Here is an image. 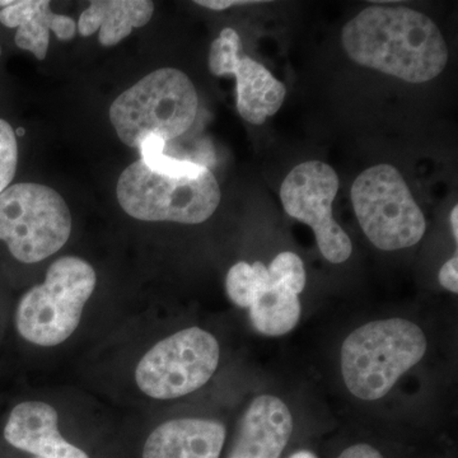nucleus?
I'll return each mask as SVG.
<instances>
[{
  "label": "nucleus",
  "mask_w": 458,
  "mask_h": 458,
  "mask_svg": "<svg viewBox=\"0 0 458 458\" xmlns=\"http://www.w3.org/2000/svg\"><path fill=\"white\" fill-rule=\"evenodd\" d=\"M352 62L409 83H426L445 71L447 42L426 14L403 5H370L342 31Z\"/></svg>",
  "instance_id": "obj_1"
},
{
  "label": "nucleus",
  "mask_w": 458,
  "mask_h": 458,
  "mask_svg": "<svg viewBox=\"0 0 458 458\" xmlns=\"http://www.w3.org/2000/svg\"><path fill=\"white\" fill-rule=\"evenodd\" d=\"M427 352L423 330L403 318L373 321L352 331L342 346L346 387L358 399H382Z\"/></svg>",
  "instance_id": "obj_2"
},
{
  "label": "nucleus",
  "mask_w": 458,
  "mask_h": 458,
  "mask_svg": "<svg viewBox=\"0 0 458 458\" xmlns=\"http://www.w3.org/2000/svg\"><path fill=\"white\" fill-rule=\"evenodd\" d=\"M199 98L179 69L162 68L122 93L110 107L111 123L123 144L140 148L148 137L179 138L197 119Z\"/></svg>",
  "instance_id": "obj_3"
},
{
  "label": "nucleus",
  "mask_w": 458,
  "mask_h": 458,
  "mask_svg": "<svg viewBox=\"0 0 458 458\" xmlns=\"http://www.w3.org/2000/svg\"><path fill=\"white\" fill-rule=\"evenodd\" d=\"M116 195L132 218L182 225L208 221L222 197L209 168L195 176H176L150 170L141 159L120 174Z\"/></svg>",
  "instance_id": "obj_4"
},
{
  "label": "nucleus",
  "mask_w": 458,
  "mask_h": 458,
  "mask_svg": "<svg viewBox=\"0 0 458 458\" xmlns=\"http://www.w3.org/2000/svg\"><path fill=\"white\" fill-rule=\"evenodd\" d=\"M98 283L92 267L75 256L50 265L44 284L33 286L17 307L16 327L27 342L55 346L73 335Z\"/></svg>",
  "instance_id": "obj_5"
},
{
  "label": "nucleus",
  "mask_w": 458,
  "mask_h": 458,
  "mask_svg": "<svg viewBox=\"0 0 458 458\" xmlns=\"http://www.w3.org/2000/svg\"><path fill=\"white\" fill-rule=\"evenodd\" d=\"M71 233V210L55 190L25 182L0 194V241L18 261L35 264L50 258Z\"/></svg>",
  "instance_id": "obj_6"
},
{
  "label": "nucleus",
  "mask_w": 458,
  "mask_h": 458,
  "mask_svg": "<svg viewBox=\"0 0 458 458\" xmlns=\"http://www.w3.org/2000/svg\"><path fill=\"white\" fill-rule=\"evenodd\" d=\"M351 195L358 222L377 249H408L426 233L424 214L394 165H378L361 172Z\"/></svg>",
  "instance_id": "obj_7"
},
{
  "label": "nucleus",
  "mask_w": 458,
  "mask_h": 458,
  "mask_svg": "<svg viewBox=\"0 0 458 458\" xmlns=\"http://www.w3.org/2000/svg\"><path fill=\"white\" fill-rule=\"evenodd\" d=\"M219 357V344L212 334L185 328L144 354L135 369V382L152 399H177L208 384L218 369Z\"/></svg>",
  "instance_id": "obj_8"
},
{
  "label": "nucleus",
  "mask_w": 458,
  "mask_h": 458,
  "mask_svg": "<svg viewBox=\"0 0 458 458\" xmlns=\"http://www.w3.org/2000/svg\"><path fill=\"white\" fill-rule=\"evenodd\" d=\"M339 186V177L331 165L309 161L289 172L280 188L286 214L313 229L319 251L333 264L345 262L352 252L351 238L333 216Z\"/></svg>",
  "instance_id": "obj_9"
},
{
  "label": "nucleus",
  "mask_w": 458,
  "mask_h": 458,
  "mask_svg": "<svg viewBox=\"0 0 458 458\" xmlns=\"http://www.w3.org/2000/svg\"><path fill=\"white\" fill-rule=\"evenodd\" d=\"M209 71L216 77L234 75L237 110L250 123L262 125L284 104V84L243 53L240 35L231 27L223 30L210 47Z\"/></svg>",
  "instance_id": "obj_10"
},
{
  "label": "nucleus",
  "mask_w": 458,
  "mask_h": 458,
  "mask_svg": "<svg viewBox=\"0 0 458 458\" xmlns=\"http://www.w3.org/2000/svg\"><path fill=\"white\" fill-rule=\"evenodd\" d=\"M293 432L291 410L278 397L261 394L241 420L228 458H280Z\"/></svg>",
  "instance_id": "obj_11"
},
{
  "label": "nucleus",
  "mask_w": 458,
  "mask_h": 458,
  "mask_svg": "<svg viewBox=\"0 0 458 458\" xmlns=\"http://www.w3.org/2000/svg\"><path fill=\"white\" fill-rule=\"evenodd\" d=\"M57 412L41 401L18 403L9 415L4 438L17 450L38 458H89L63 438L57 428Z\"/></svg>",
  "instance_id": "obj_12"
},
{
  "label": "nucleus",
  "mask_w": 458,
  "mask_h": 458,
  "mask_svg": "<svg viewBox=\"0 0 458 458\" xmlns=\"http://www.w3.org/2000/svg\"><path fill=\"white\" fill-rule=\"evenodd\" d=\"M225 434L221 421L212 419H174L148 437L143 458H219Z\"/></svg>",
  "instance_id": "obj_13"
},
{
  "label": "nucleus",
  "mask_w": 458,
  "mask_h": 458,
  "mask_svg": "<svg viewBox=\"0 0 458 458\" xmlns=\"http://www.w3.org/2000/svg\"><path fill=\"white\" fill-rule=\"evenodd\" d=\"M0 23L17 29L16 45L30 51L38 60H45L50 44V31L60 41H71L77 32L73 18L51 11L47 0H21L0 11Z\"/></svg>",
  "instance_id": "obj_14"
},
{
  "label": "nucleus",
  "mask_w": 458,
  "mask_h": 458,
  "mask_svg": "<svg viewBox=\"0 0 458 458\" xmlns=\"http://www.w3.org/2000/svg\"><path fill=\"white\" fill-rule=\"evenodd\" d=\"M155 13L150 0H96L81 14L77 29L84 38L99 30L102 47H114L132 30L146 26Z\"/></svg>",
  "instance_id": "obj_15"
},
{
  "label": "nucleus",
  "mask_w": 458,
  "mask_h": 458,
  "mask_svg": "<svg viewBox=\"0 0 458 458\" xmlns=\"http://www.w3.org/2000/svg\"><path fill=\"white\" fill-rule=\"evenodd\" d=\"M298 295L293 289L269 276L267 288L250 307L252 327L267 336H282L291 333L301 318Z\"/></svg>",
  "instance_id": "obj_16"
},
{
  "label": "nucleus",
  "mask_w": 458,
  "mask_h": 458,
  "mask_svg": "<svg viewBox=\"0 0 458 458\" xmlns=\"http://www.w3.org/2000/svg\"><path fill=\"white\" fill-rule=\"evenodd\" d=\"M267 282L269 273L262 262L256 261L250 265L240 261L229 269L225 289L232 302L242 309H250L256 298L267 288Z\"/></svg>",
  "instance_id": "obj_17"
},
{
  "label": "nucleus",
  "mask_w": 458,
  "mask_h": 458,
  "mask_svg": "<svg viewBox=\"0 0 458 458\" xmlns=\"http://www.w3.org/2000/svg\"><path fill=\"white\" fill-rule=\"evenodd\" d=\"M165 141L161 138L148 137L141 141L138 149H140L141 161L150 168V170L159 172V174H176V176H195L207 170V167L186 159L176 158L165 155Z\"/></svg>",
  "instance_id": "obj_18"
},
{
  "label": "nucleus",
  "mask_w": 458,
  "mask_h": 458,
  "mask_svg": "<svg viewBox=\"0 0 458 458\" xmlns=\"http://www.w3.org/2000/svg\"><path fill=\"white\" fill-rule=\"evenodd\" d=\"M267 271L270 278L289 286L297 294L302 293L306 286V270L300 256L293 252H282L274 259Z\"/></svg>",
  "instance_id": "obj_19"
},
{
  "label": "nucleus",
  "mask_w": 458,
  "mask_h": 458,
  "mask_svg": "<svg viewBox=\"0 0 458 458\" xmlns=\"http://www.w3.org/2000/svg\"><path fill=\"white\" fill-rule=\"evenodd\" d=\"M18 165L16 132L5 120L0 119V194L9 188Z\"/></svg>",
  "instance_id": "obj_20"
},
{
  "label": "nucleus",
  "mask_w": 458,
  "mask_h": 458,
  "mask_svg": "<svg viewBox=\"0 0 458 458\" xmlns=\"http://www.w3.org/2000/svg\"><path fill=\"white\" fill-rule=\"evenodd\" d=\"M439 283H441L443 288L447 289L452 293H458L457 254L443 265L441 271H439Z\"/></svg>",
  "instance_id": "obj_21"
},
{
  "label": "nucleus",
  "mask_w": 458,
  "mask_h": 458,
  "mask_svg": "<svg viewBox=\"0 0 458 458\" xmlns=\"http://www.w3.org/2000/svg\"><path fill=\"white\" fill-rule=\"evenodd\" d=\"M337 458H384V456L372 445L360 443L346 448Z\"/></svg>",
  "instance_id": "obj_22"
},
{
  "label": "nucleus",
  "mask_w": 458,
  "mask_h": 458,
  "mask_svg": "<svg viewBox=\"0 0 458 458\" xmlns=\"http://www.w3.org/2000/svg\"><path fill=\"white\" fill-rule=\"evenodd\" d=\"M198 5H201V7L214 9V11H223V9H227L231 7H234V5H249V4H256L259 0L256 2H252V0H197Z\"/></svg>",
  "instance_id": "obj_23"
},
{
  "label": "nucleus",
  "mask_w": 458,
  "mask_h": 458,
  "mask_svg": "<svg viewBox=\"0 0 458 458\" xmlns=\"http://www.w3.org/2000/svg\"><path fill=\"white\" fill-rule=\"evenodd\" d=\"M451 225H452V233H454V240H458V207L454 208L451 213Z\"/></svg>",
  "instance_id": "obj_24"
},
{
  "label": "nucleus",
  "mask_w": 458,
  "mask_h": 458,
  "mask_svg": "<svg viewBox=\"0 0 458 458\" xmlns=\"http://www.w3.org/2000/svg\"><path fill=\"white\" fill-rule=\"evenodd\" d=\"M289 458H318V456L310 451H298L292 454V456Z\"/></svg>",
  "instance_id": "obj_25"
},
{
  "label": "nucleus",
  "mask_w": 458,
  "mask_h": 458,
  "mask_svg": "<svg viewBox=\"0 0 458 458\" xmlns=\"http://www.w3.org/2000/svg\"><path fill=\"white\" fill-rule=\"evenodd\" d=\"M0 55H2V47H0Z\"/></svg>",
  "instance_id": "obj_26"
},
{
  "label": "nucleus",
  "mask_w": 458,
  "mask_h": 458,
  "mask_svg": "<svg viewBox=\"0 0 458 458\" xmlns=\"http://www.w3.org/2000/svg\"></svg>",
  "instance_id": "obj_27"
}]
</instances>
